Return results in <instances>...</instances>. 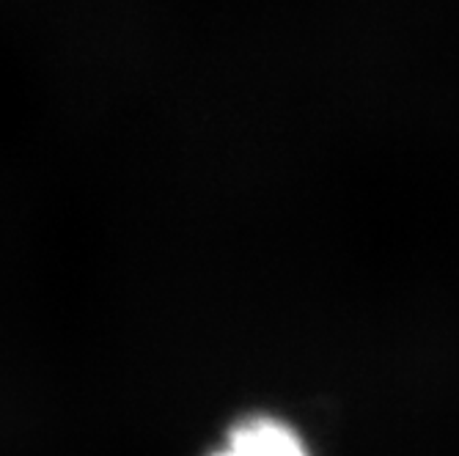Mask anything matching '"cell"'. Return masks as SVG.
<instances>
[{
    "label": "cell",
    "instance_id": "obj_1",
    "mask_svg": "<svg viewBox=\"0 0 459 456\" xmlns=\"http://www.w3.org/2000/svg\"><path fill=\"white\" fill-rule=\"evenodd\" d=\"M210 456H314L306 437L275 416H247L237 421L221 448Z\"/></svg>",
    "mask_w": 459,
    "mask_h": 456
}]
</instances>
